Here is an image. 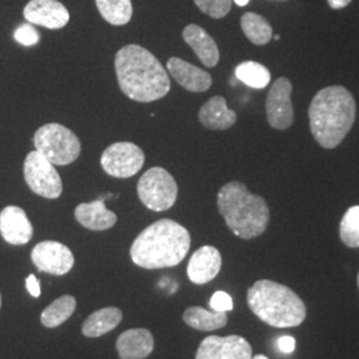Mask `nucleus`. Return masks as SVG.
Returning <instances> with one entry per match:
<instances>
[{
    "label": "nucleus",
    "instance_id": "f257e3e1",
    "mask_svg": "<svg viewBox=\"0 0 359 359\" xmlns=\"http://www.w3.org/2000/svg\"><path fill=\"white\" fill-rule=\"evenodd\" d=\"M115 68L120 90L135 102H156L170 90L167 69L142 46L128 44L120 48L116 53Z\"/></svg>",
    "mask_w": 359,
    "mask_h": 359
},
{
    "label": "nucleus",
    "instance_id": "f03ea898",
    "mask_svg": "<svg viewBox=\"0 0 359 359\" xmlns=\"http://www.w3.org/2000/svg\"><path fill=\"white\" fill-rule=\"evenodd\" d=\"M357 116V104L351 92L342 86L320 90L309 107L310 130L325 149H334L345 140Z\"/></svg>",
    "mask_w": 359,
    "mask_h": 359
},
{
    "label": "nucleus",
    "instance_id": "7ed1b4c3",
    "mask_svg": "<svg viewBox=\"0 0 359 359\" xmlns=\"http://www.w3.org/2000/svg\"><path fill=\"white\" fill-rule=\"evenodd\" d=\"M191 249V234L179 222L163 218L149 225L130 246V258L144 269L177 266Z\"/></svg>",
    "mask_w": 359,
    "mask_h": 359
},
{
    "label": "nucleus",
    "instance_id": "20e7f679",
    "mask_svg": "<svg viewBox=\"0 0 359 359\" xmlns=\"http://www.w3.org/2000/svg\"><path fill=\"white\" fill-rule=\"evenodd\" d=\"M217 206L228 228L243 240L259 237L268 229L270 210L266 201L249 192L240 181L228 182L218 191Z\"/></svg>",
    "mask_w": 359,
    "mask_h": 359
},
{
    "label": "nucleus",
    "instance_id": "39448f33",
    "mask_svg": "<svg viewBox=\"0 0 359 359\" xmlns=\"http://www.w3.org/2000/svg\"><path fill=\"white\" fill-rule=\"evenodd\" d=\"M246 299L250 310L271 327H295L306 318L305 302L281 283L270 280L257 281L249 287Z\"/></svg>",
    "mask_w": 359,
    "mask_h": 359
},
{
    "label": "nucleus",
    "instance_id": "423d86ee",
    "mask_svg": "<svg viewBox=\"0 0 359 359\" xmlns=\"http://www.w3.org/2000/svg\"><path fill=\"white\" fill-rule=\"evenodd\" d=\"M34 145L35 151L53 165H68L76 161L81 152V142L76 135L57 123L40 127L34 136Z\"/></svg>",
    "mask_w": 359,
    "mask_h": 359
},
{
    "label": "nucleus",
    "instance_id": "0eeeda50",
    "mask_svg": "<svg viewBox=\"0 0 359 359\" xmlns=\"http://www.w3.org/2000/svg\"><path fill=\"white\" fill-rule=\"evenodd\" d=\"M137 194L144 205L154 212H164L176 204L179 187L164 168L148 169L139 180Z\"/></svg>",
    "mask_w": 359,
    "mask_h": 359
},
{
    "label": "nucleus",
    "instance_id": "6e6552de",
    "mask_svg": "<svg viewBox=\"0 0 359 359\" xmlns=\"http://www.w3.org/2000/svg\"><path fill=\"white\" fill-rule=\"evenodd\" d=\"M25 180L32 192L44 198L55 200L63 193V182L55 165L38 151L27 154Z\"/></svg>",
    "mask_w": 359,
    "mask_h": 359
},
{
    "label": "nucleus",
    "instance_id": "1a4fd4ad",
    "mask_svg": "<svg viewBox=\"0 0 359 359\" xmlns=\"http://www.w3.org/2000/svg\"><path fill=\"white\" fill-rule=\"evenodd\" d=\"M145 163L142 148L133 142H115L109 145L100 158L104 172L116 179H129L140 172Z\"/></svg>",
    "mask_w": 359,
    "mask_h": 359
},
{
    "label": "nucleus",
    "instance_id": "9d476101",
    "mask_svg": "<svg viewBox=\"0 0 359 359\" xmlns=\"http://www.w3.org/2000/svg\"><path fill=\"white\" fill-rule=\"evenodd\" d=\"M292 92L293 86L287 77H278L273 83L266 97V116L270 127L285 130L294 123Z\"/></svg>",
    "mask_w": 359,
    "mask_h": 359
},
{
    "label": "nucleus",
    "instance_id": "9b49d317",
    "mask_svg": "<svg viewBox=\"0 0 359 359\" xmlns=\"http://www.w3.org/2000/svg\"><path fill=\"white\" fill-rule=\"evenodd\" d=\"M34 265L43 273L65 276L75 265V257L68 246L57 241L39 243L31 253Z\"/></svg>",
    "mask_w": 359,
    "mask_h": 359
},
{
    "label": "nucleus",
    "instance_id": "f8f14e48",
    "mask_svg": "<svg viewBox=\"0 0 359 359\" xmlns=\"http://www.w3.org/2000/svg\"><path fill=\"white\" fill-rule=\"evenodd\" d=\"M252 346L241 335H210L200 344L196 359H252Z\"/></svg>",
    "mask_w": 359,
    "mask_h": 359
},
{
    "label": "nucleus",
    "instance_id": "ddd939ff",
    "mask_svg": "<svg viewBox=\"0 0 359 359\" xmlns=\"http://www.w3.org/2000/svg\"><path fill=\"white\" fill-rule=\"evenodd\" d=\"M27 22L48 29H60L68 25L69 13L57 0H31L23 10Z\"/></svg>",
    "mask_w": 359,
    "mask_h": 359
},
{
    "label": "nucleus",
    "instance_id": "4468645a",
    "mask_svg": "<svg viewBox=\"0 0 359 359\" xmlns=\"http://www.w3.org/2000/svg\"><path fill=\"white\" fill-rule=\"evenodd\" d=\"M0 234L6 243L26 245L34 236V226L19 206H6L0 212Z\"/></svg>",
    "mask_w": 359,
    "mask_h": 359
},
{
    "label": "nucleus",
    "instance_id": "2eb2a0df",
    "mask_svg": "<svg viewBox=\"0 0 359 359\" xmlns=\"http://www.w3.org/2000/svg\"><path fill=\"white\" fill-rule=\"evenodd\" d=\"M222 266L221 253L215 246H203L197 249L188 264V277L196 285L210 283L217 277Z\"/></svg>",
    "mask_w": 359,
    "mask_h": 359
},
{
    "label": "nucleus",
    "instance_id": "dca6fc26",
    "mask_svg": "<svg viewBox=\"0 0 359 359\" xmlns=\"http://www.w3.org/2000/svg\"><path fill=\"white\" fill-rule=\"evenodd\" d=\"M167 71L182 88L189 92H205L213 83L210 74L180 57L168 60Z\"/></svg>",
    "mask_w": 359,
    "mask_h": 359
},
{
    "label": "nucleus",
    "instance_id": "f3484780",
    "mask_svg": "<svg viewBox=\"0 0 359 359\" xmlns=\"http://www.w3.org/2000/svg\"><path fill=\"white\" fill-rule=\"evenodd\" d=\"M154 348V334L147 329H130L117 338L116 350L121 359H145Z\"/></svg>",
    "mask_w": 359,
    "mask_h": 359
},
{
    "label": "nucleus",
    "instance_id": "a211bd4d",
    "mask_svg": "<svg viewBox=\"0 0 359 359\" xmlns=\"http://www.w3.org/2000/svg\"><path fill=\"white\" fill-rule=\"evenodd\" d=\"M184 41L192 48L200 62L208 68H213L219 62L217 43L203 27L189 25L182 31Z\"/></svg>",
    "mask_w": 359,
    "mask_h": 359
},
{
    "label": "nucleus",
    "instance_id": "6ab92c4d",
    "mask_svg": "<svg viewBox=\"0 0 359 359\" xmlns=\"http://www.w3.org/2000/svg\"><path fill=\"white\" fill-rule=\"evenodd\" d=\"M75 217L80 225L90 231H107L115 226L117 222V216L114 212L107 209L104 198L77 205Z\"/></svg>",
    "mask_w": 359,
    "mask_h": 359
},
{
    "label": "nucleus",
    "instance_id": "aec40b11",
    "mask_svg": "<svg viewBox=\"0 0 359 359\" xmlns=\"http://www.w3.org/2000/svg\"><path fill=\"white\" fill-rule=\"evenodd\" d=\"M200 123L212 130H224L233 127L237 121V115L226 105L222 96H213L206 102L198 112Z\"/></svg>",
    "mask_w": 359,
    "mask_h": 359
},
{
    "label": "nucleus",
    "instance_id": "412c9836",
    "mask_svg": "<svg viewBox=\"0 0 359 359\" xmlns=\"http://www.w3.org/2000/svg\"><path fill=\"white\" fill-rule=\"evenodd\" d=\"M123 320V313L117 308H104L92 313L83 323V334L88 338H97L112 332Z\"/></svg>",
    "mask_w": 359,
    "mask_h": 359
},
{
    "label": "nucleus",
    "instance_id": "4be33fe9",
    "mask_svg": "<svg viewBox=\"0 0 359 359\" xmlns=\"http://www.w3.org/2000/svg\"><path fill=\"white\" fill-rule=\"evenodd\" d=\"M182 320L196 330L213 332L226 326L228 314L224 311H208L205 309L193 306L185 310Z\"/></svg>",
    "mask_w": 359,
    "mask_h": 359
},
{
    "label": "nucleus",
    "instance_id": "5701e85b",
    "mask_svg": "<svg viewBox=\"0 0 359 359\" xmlns=\"http://www.w3.org/2000/svg\"><path fill=\"white\" fill-rule=\"evenodd\" d=\"M77 301L75 297L67 294L62 295L60 298L55 299L50 306L43 310L40 316V321L43 326L48 329L59 327L62 323H65L76 310Z\"/></svg>",
    "mask_w": 359,
    "mask_h": 359
},
{
    "label": "nucleus",
    "instance_id": "b1692460",
    "mask_svg": "<svg viewBox=\"0 0 359 359\" xmlns=\"http://www.w3.org/2000/svg\"><path fill=\"white\" fill-rule=\"evenodd\" d=\"M241 28L248 40L256 46H265L273 39V28L269 22L258 13H244L241 18Z\"/></svg>",
    "mask_w": 359,
    "mask_h": 359
},
{
    "label": "nucleus",
    "instance_id": "393cba45",
    "mask_svg": "<svg viewBox=\"0 0 359 359\" xmlns=\"http://www.w3.org/2000/svg\"><path fill=\"white\" fill-rule=\"evenodd\" d=\"M104 19L112 26L128 25L133 15L132 0H95Z\"/></svg>",
    "mask_w": 359,
    "mask_h": 359
},
{
    "label": "nucleus",
    "instance_id": "a878e982",
    "mask_svg": "<svg viewBox=\"0 0 359 359\" xmlns=\"http://www.w3.org/2000/svg\"><path fill=\"white\" fill-rule=\"evenodd\" d=\"M236 76L240 81L255 90H262L268 87L271 79L269 69L257 62L241 63L236 68Z\"/></svg>",
    "mask_w": 359,
    "mask_h": 359
},
{
    "label": "nucleus",
    "instance_id": "bb28decb",
    "mask_svg": "<svg viewBox=\"0 0 359 359\" xmlns=\"http://www.w3.org/2000/svg\"><path fill=\"white\" fill-rule=\"evenodd\" d=\"M339 237L348 248H359V205L347 209L339 225Z\"/></svg>",
    "mask_w": 359,
    "mask_h": 359
},
{
    "label": "nucleus",
    "instance_id": "cd10ccee",
    "mask_svg": "<svg viewBox=\"0 0 359 359\" xmlns=\"http://www.w3.org/2000/svg\"><path fill=\"white\" fill-rule=\"evenodd\" d=\"M200 11L213 19H222L231 13V0H194Z\"/></svg>",
    "mask_w": 359,
    "mask_h": 359
},
{
    "label": "nucleus",
    "instance_id": "c85d7f7f",
    "mask_svg": "<svg viewBox=\"0 0 359 359\" xmlns=\"http://www.w3.org/2000/svg\"><path fill=\"white\" fill-rule=\"evenodd\" d=\"M13 38L19 44H22L25 47H32V46L38 44L39 40H40V34L34 25L27 23V25H22L15 31Z\"/></svg>",
    "mask_w": 359,
    "mask_h": 359
},
{
    "label": "nucleus",
    "instance_id": "c756f323",
    "mask_svg": "<svg viewBox=\"0 0 359 359\" xmlns=\"http://www.w3.org/2000/svg\"><path fill=\"white\" fill-rule=\"evenodd\" d=\"M210 308L213 309V311L228 313L233 310V299L225 292H216L210 298Z\"/></svg>",
    "mask_w": 359,
    "mask_h": 359
},
{
    "label": "nucleus",
    "instance_id": "7c9ffc66",
    "mask_svg": "<svg viewBox=\"0 0 359 359\" xmlns=\"http://www.w3.org/2000/svg\"><path fill=\"white\" fill-rule=\"evenodd\" d=\"M27 290L29 292V294L35 298H38L41 294V290H40V281L38 278L34 276V274H29L28 278L26 280Z\"/></svg>",
    "mask_w": 359,
    "mask_h": 359
},
{
    "label": "nucleus",
    "instance_id": "2f4dec72",
    "mask_svg": "<svg viewBox=\"0 0 359 359\" xmlns=\"http://www.w3.org/2000/svg\"><path fill=\"white\" fill-rule=\"evenodd\" d=\"M278 348L283 351V353H293L295 348V339L293 337H281L277 342Z\"/></svg>",
    "mask_w": 359,
    "mask_h": 359
},
{
    "label": "nucleus",
    "instance_id": "473e14b6",
    "mask_svg": "<svg viewBox=\"0 0 359 359\" xmlns=\"http://www.w3.org/2000/svg\"><path fill=\"white\" fill-rule=\"evenodd\" d=\"M351 3V0H327V4L333 8V10H342L347 7Z\"/></svg>",
    "mask_w": 359,
    "mask_h": 359
},
{
    "label": "nucleus",
    "instance_id": "72a5a7b5",
    "mask_svg": "<svg viewBox=\"0 0 359 359\" xmlns=\"http://www.w3.org/2000/svg\"><path fill=\"white\" fill-rule=\"evenodd\" d=\"M249 1H250V0H234V3H236L237 6H240V7H245Z\"/></svg>",
    "mask_w": 359,
    "mask_h": 359
},
{
    "label": "nucleus",
    "instance_id": "f704fd0d",
    "mask_svg": "<svg viewBox=\"0 0 359 359\" xmlns=\"http://www.w3.org/2000/svg\"><path fill=\"white\" fill-rule=\"evenodd\" d=\"M252 359H269L268 357H265V355H262V354H258L256 357H253Z\"/></svg>",
    "mask_w": 359,
    "mask_h": 359
},
{
    "label": "nucleus",
    "instance_id": "c9c22d12",
    "mask_svg": "<svg viewBox=\"0 0 359 359\" xmlns=\"http://www.w3.org/2000/svg\"><path fill=\"white\" fill-rule=\"evenodd\" d=\"M280 39H281V36H280V35H274V40H277V41H278Z\"/></svg>",
    "mask_w": 359,
    "mask_h": 359
},
{
    "label": "nucleus",
    "instance_id": "e433bc0d",
    "mask_svg": "<svg viewBox=\"0 0 359 359\" xmlns=\"http://www.w3.org/2000/svg\"><path fill=\"white\" fill-rule=\"evenodd\" d=\"M0 308H1V294H0Z\"/></svg>",
    "mask_w": 359,
    "mask_h": 359
},
{
    "label": "nucleus",
    "instance_id": "4c0bfd02",
    "mask_svg": "<svg viewBox=\"0 0 359 359\" xmlns=\"http://www.w3.org/2000/svg\"><path fill=\"white\" fill-rule=\"evenodd\" d=\"M358 286H359V274H358Z\"/></svg>",
    "mask_w": 359,
    "mask_h": 359
}]
</instances>
